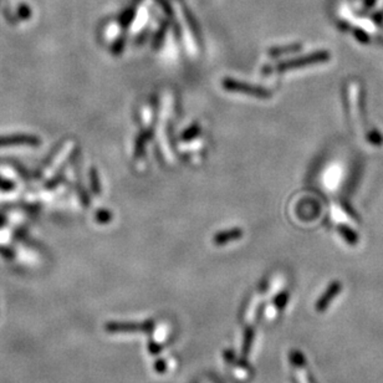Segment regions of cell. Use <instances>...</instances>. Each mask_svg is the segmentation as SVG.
<instances>
[{
	"instance_id": "7",
	"label": "cell",
	"mask_w": 383,
	"mask_h": 383,
	"mask_svg": "<svg viewBox=\"0 0 383 383\" xmlns=\"http://www.w3.org/2000/svg\"><path fill=\"white\" fill-rule=\"evenodd\" d=\"M201 134V128H199L198 125H193L190 127H188L184 132L182 133L181 138L183 141H192L193 138L198 137Z\"/></svg>"
},
{
	"instance_id": "5",
	"label": "cell",
	"mask_w": 383,
	"mask_h": 383,
	"mask_svg": "<svg viewBox=\"0 0 383 383\" xmlns=\"http://www.w3.org/2000/svg\"><path fill=\"white\" fill-rule=\"evenodd\" d=\"M150 138H151L150 131H145V132H142L141 134H139L138 138H137V141H136V146H134V157H136V158H138V157H141L142 154H143L146 143L150 141Z\"/></svg>"
},
{
	"instance_id": "9",
	"label": "cell",
	"mask_w": 383,
	"mask_h": 383,
	"mask_svg": "<svg viewBox=\"0 0 383 383\" xmlns=\"http://www.w3.org/2000/svg\"><path fill=\"white\" fill-rule=\"evenodd\" d=\"M111 217H112V216H111L110 211H107V210H105V209L104 210H100L99 213H97V221L102 222V223H107V222H110Z\"/></svg>"
},
{
	"instance_id": "3",
	"label": "cell",
	"mask_w": 383,
	"mask_h": 383,
	"mask_svg": "<svg viewBox=\"0 0 383 383\" xmlns=\"http://www.w3.org/2000/svg\"><path fill=\"white\" fill-rule=\"evenodd\" d=\"M240 236H243V230L239 228H234V229H229L227 231H221V233L217 234L214 236V243L218 245L227 244V243L233 242V240L239 239Z\"/></svg>"
},
{
	"instance_id": "8",
	"label": "cell",
	"mask_w": 383,
	"mask_h": 383,
	"mask_svg": "<svg viewBox=\"0 0 383 383\" xmlns=\"http://www.w3.org/2000/svg\"><path fill=\"white\" fill-rule=\"evenodd\" d=\"M90 179H91V188H92L93 194L99 196L101 193V187H100V182H99V176H97V171L95 168H92L90 172Z\"/></svg>"
},
{
	"instance_id": "6",
	"label": "cell",
	"mask_w": 383,
	"mask_h": 383,
	"mask_svg": "<svg viewBox=\"0 0 383 383\" xmlns=\"http://www.w3.org/2000/svg\"><path fill=\"white\" fill-rule=\"evenodd\" d=\"M300 45H291V46H279V47H273L269 50V55L270 56H280L285 55V54L294 53V51L299 50Z\"/></svg>"
},
{
	"instance_id": "1",
	"label": "cell",
	"mask_w": 383,
	"mask_h": 383,
	"mask_svg": "<svg viewBox=\"0 0 383 383\" xmlns=\"http://www.w3.org/2000/svg\"><path fill=\"white\" fill-rule=\"evenodd\" d=\"M223 87L229 92H238L243 93L247 96H253L256 99H270L273 93L268 90V88L256 86V85L247 84V82L238 81L235 79H230V77H225L222 82Z\"/></svg>"
},
{
	"instance_id": "2",
	"label": "cell",
	"mask_w": 383,
	"mask_h": 383,
	"mask_svg": "<svg viewBox=\"0 0 383 383\" xmlns=\"http://www.w3.org/2000/svg\"><path fill=\"white\" fill-rule=\"evenodd\" d=\"M324 59H325V55L322 53L314 54V55L305 56V58H299V59L289 60V61L280 62V64H278L275 67H274V70L278 71V73H284V71L291 70V68H297V67L307 66V65H311V64H316V62L322 61Z\"/></svg>"
},
{
	"instance_id": "4",
	"label": "cell",
	"mask_w": 383,
	"mask_h": 383,
	"mask_svg": "<svg viewBox=\"0 0 383 383\" xmlns=\"http://www.w3.org/2000/svg\"><path fill=\"white\" fill-rule=\"evenodd\" d=\"M39 143L38 138L31 136H9V137H0V146H9V145H36Z\"/></svg>"
}]
</instances>
